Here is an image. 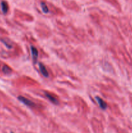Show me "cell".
<instances>
[{
    "instance_id": "1",
    "label": "cell",
    "mask_w": 132,
    "mask_h": 133,
    "mask_svg": "<svg viewBox=\"0 0 132 133\" xmlns=\"http://www.w3.org/2000/svg\"><path fill=\"white\" fill-rule=\"evenodd\" d=\"M18 100H19L21 102L23 103V104H25V105H27V106L31 107L34 106V103L32 101H31V100L28 99L26 98V97H23V96H18Z\"/></svg>"
},
{
    "instance_id": "2",
    "label": "cell",
    "mask_w": 132,
    "mask_h": 133,
    "mask_svg": "<svg viewBox=\"0 0 132 133\" xmlns=\"http://www.w3.org/2000/svg\"><path fill=\"white\" fill-rule=\"evenodd\" d=\"M95 99L96 100H97V103H98L100 107L102 110H106V108H107V104L105 103V101H104L102 99H101L100 97H98V96H96Z\"/></svg>"
},
{
    "instance_id": "3",
    "label": "cell",
    "mask_w": 132,
    "mask_h": 133,
    "mask_svg": "<svg viewBox=\"0 0 132 133\" xmlns=\"http://www.w3.org/2000/svg\"><path fill=\"white\" fill-rule=\"evenodd\" d=\"M39 68H40V71H41V74L43 75L45 77H47L49 76V73H48L47 70L46 68H45V65L43 63H40L39 64Z\"/></svg>"
},
{
    "instance_id": "4",
    "label": "cell",
    "mask_w": 132,
    "mask_h": 133,
    "mask_svg": "<svg viewBox=\"0 0 132 133\" xmlns=\"http://www.w3.org/2000/svg\"><path fill=\"white\" fill-rule=\"evenodd\" d=\"M31 51L32 58H33L34 61L36 62V61H37L38 57V51L37 49L34 46L31 47Z\"/></svg>"
},
{
    "instance_id": "5",
    "label": "cell",
    "mask_w": 132,
    "mask_h": 133,
    "mask_svg": "<svg viewBox=\"0 0 132 133\" xmlns=\"http://www.w3.org/2000/svg\"><path fill=\"white\" fill-rule=\"evenodd\" d=\"M45 96L47 97V98L49 101H51L53 103L55 104V105H58V104H59V101L56 99V98L54 97H53V96H52V95H50V94L45 93Z\"/></svg>"
},
{
    "instance_id": "6",
    "label": "cell",
    "mask_w": 132,
    "mask_h": 133,
    "mask_svg": "<svg viewBox=\"0 0 132 133\" xmlns=\"http://www.w3.org/2000/svg\"><path fill=\"white\" fill-rule=\"evenodd\" d=\"M1 10H2L4 14H6L8 12V10H9V5H8V3L5 1H1Z\"/></svg>"
},
{
    "instance_id": "7",
    "label": "cell",
    "mask_w": 132,
    "mask_h": 133,
    "mask_svg": "<svg viewBox=\"0 0 132 133\" xmlns=\"http://www.w3.org/2000/svg\"><path fill=\"white\" fill-rule=\"evenodd\" d=\"M1 41L4 44H5V46H6L7 48H9V49H12V47H13L12 43L10 41V40H5V39H2Z\"/></svg>"
},
{
    "instance_id": "8",
    "label": "cell",
    "mask_w": 132,
    "mask_h": 133,
    "mask_svg": "<svg viewBox=\"0 0 132 133\" xmlns=\"http://www.w3.org/2000/svg\"><path fill=\"white\" fill-rule=\"evenodd\" d=\"M40 5H41V9H42L43 12L44 13H48L49 12V8H48L47 5H46V3H45V2H41V4H40Z\"/></svg>"
},
{
    "instance_id": "9",
    "label": "cell",
    "mask_w": 132,
    "mask_h": 133,
    "mask_svg": "<svg viewBox=\"0 0 132 133\" xmlns=\"http://www.w3.org/2000/svg\"><path fill=\"white\" fill-rule=\"evenodd\" d=\"M3 73H5V74H9L11 72V70L9 67H8L7 66H5L3 67Z\"/></svg>"
},
{
    "instance_id": "10",
    "label": "cell",
    "mask_w": 132,
    "mask_h": 133,
    "mask_svg": "<svg viewBox=\"0 0 132 133\" xmlns=\"http://www.w3.org/2000/svg\"><path fill=\"white\" fill-rule=\"evenodd\" d=\"M11 133H13V132H11Z\"/></svg>"
}]
</instances>
